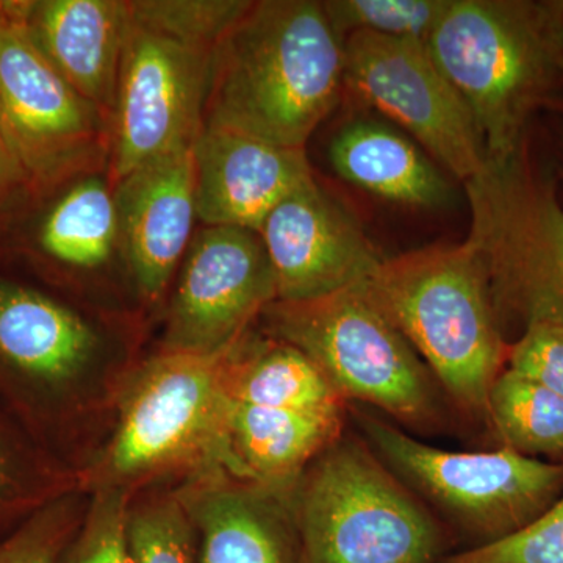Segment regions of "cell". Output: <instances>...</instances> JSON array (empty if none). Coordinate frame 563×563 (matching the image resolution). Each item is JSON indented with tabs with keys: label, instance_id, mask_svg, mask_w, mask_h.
I'll return each instance as SVG.
<instances>
[{
	"label": "cell",
	"instance_id": "cell-1",
	"mask_svg": "<svg viewBox=\"0 0 563 563\" xmlns=\"http://www.w3.org/2000/svg\"><path fill=\"white\" fill-rule=\"evenodd\" d=\"M343 92L344 41L322 2H251L214 47L203 128L306 150Z\"/></svg>",
	"mask_w": 563,
	"mask_h": 563
},
{
	"label": "cell",
	"instance_id": "cell-2",
	"mask_svg": "<svg viewBox=\"0 0 563 563\" xmlns=\"http://www.w3.org/2000/svg\"><path fill=\"white\" fill-rule=\"evenodd\" d=\"M426 46L472 111L490 169L520 162L533 117L563 107V52L547 0H450Z\"/></svg>",
	"mask_w": 563,
	"mask_h": 563
},
{
	"label": "cell",
	"instance_id": "cell-3",
	"mask_svg": "<svg viewBox=\"0 0 563 563\" xmlns=\"http://www.w3.org/2000/svg\"><path fill=\"white\" fill-rule=\"evenodd\" d=\"M366 287L446 398L472 420L487 421L488 393L506 368L509 343L474 236L384 258Z\"/></svg>",
	"mask_w": 563,
	"mask_h": 563
},
{
	"label": "cell",
	"instance_id": "cell-4",
	"mask_svg": "<svg viewBox=\"0 0 563 563\" xmlns=\"http://www.w3.org/2000/svg\"><path fill=\"white\" fill-rule=\"evenodd\" d=\"M288 492L307 563H439L451 533L357 437H340Z\"/></svg>",
	"mask_w": 563,
	"mask_h": 563
},
{
	"label": "cell",
	"instance_id": "cell-5",
	"mask_svg": "<svg viewBox=\"0 0 563 563\" xmlns=\"http://www.w3.org/2000/svg\"><path fill=\"white\" fill-rule=\"evenodd\" d=\"M262 314L276 340L303 352L344 402L376 407L418 431L442 424V387L366 282L312 301H274Z\"/></svg>",
	"mask_w": 563,
	"mask_h": 563
},
{
	"label": "cell",
	"instance_id": "cell-6",
	"mask_svg": "<svg viewBox=\"0 0 563 563\" xmlns=\"http://www.w3.org/2000/svg\"><path fill=\"white\" fill-rule=\"evenodd\" d=\"M354 418L377 457L410 490L439 507L474 547L520 531L563 495V462L507 448L440 450L373 413L354 410Z\"/></svg>",
	"mask_w": 563,
	"mask_h": 563
},
{
	"label": "cell",
	"instance_id": "cell-7",
	"mask_svg": "<svg viewBox=\"0 0 563 563\" xmlns=\"http://www.w3.org/2000/svg\"><path fill=\"white\" fill-rule=\"evenodd\" d=\"M239 342L217 354L166 352L147 366L111 446L113 472L129 476L213 461L247 481L231 435V372Z\"/></svg>",
	"mask_w": 563,
	"mask_h": 563
},
{
	"label": "cell",
	"instance_id": "cell-8",
	"mask_svg": "<svg viewBox=\"0 0 563 563\" xmlns=\"http://www.w3.org/2000/svg\"><path fill=\"white\" fill-rule=\"evenodd\" d=\"M0 128L21 176L43 187L110 150V121L63 79L27 31L21 2H0Z\"/></svg>",
	"mask_w": 563,
	"mask_h": 563
},
{
	"label": "cell",
	"instance_id": "cell-9",
	"mask_svg": "<svg viewBox=\"0 0 563 563\" xmlns=\"http://www.w3.org/2000/svg\"><path fill=\"white\" fill-rule=\"evenodd\" d=\"M213 51L129 10L110 118L111 187L165 155L192 147L203 129Z\"/></svg>",
	"mask_w": 563,
	"mask_h": 563
},
{
	"label": "cell",
	"instance_id": "cell-10",
	"mask_svg": "<svg viewBox=\"0 0 563 563\" xmlns=\"http://www.w3.org/2000/svg\"><path fill=\"white\" fill-rule=\"evenodd\" d=\"M472 231L490 269L499 317L547 310L563 318V199L529 154L465 185Z\"/></svg>",
	"mask_w": 563,
	"mask_h": 563
},
{
	"label": "cell",
	"instance_id": "cell-11",
	"mask_svg": "<svg viewBox=\"0 0 563 563\" xmlns=\"http://www.w3.org/2000/svg\"><path fill=\"white\" fill-rule=\"evenodd\" d=\"M344 92L373 107L463 184L487 173L483 136L421 41L354 33L344 40Z\"/></svg>",
	"mask_w": 563,
	"mask_h": 563
},
{
	"label": "cell",
	"instance_id": "cell-12",
	"mask_svg": "<svg viewBox=\"0 0 563 563\" xmlns=\"http://www.w3.org/2000/svg\"><path fill=\"white\" fill-rule=\"evenodd\" d=\"M277 301L272 262L257 232L206 228L191 239L169 307L166 352L217 354Z\"/></svg>",
	"mask_w": 563,
	"mask_h": 563
},
{
	"label": "cell",
	"instance_id": "cell-13",
	"mask_svg": "<svg viewBox=\"0 0 563 563\" xmlns=\"http://www.w3.org/2000/svg\"><path fill=\"white\" fill-rule=\"evenodd\" d=\"M258 235L277 301H312L365 284L384 262L351 211L314 177L274 207Z\"/></svg>",
	"mask_w": 563,
	"mask_h": 563
},
{
	"label": "cell",
	"instance_id": "cell-14",
	"mask_svg": "<svg viewBox=\"0 0 563 563\" xmlns=\"http://www.w3.org/2000/svg\"><path fill=\"white\" fill-rule=\"evenodd\" d=\"M196 214L210 228L261 231L266 217L313 179L306 150L203 128L192 144Z\"/></svg>",
	"mask_w": 563,
	"mask_h": 563
},
{
	"label": "cell",
	"instance_id": "cell-15",
	"mask_svg": "<svg viewBox=\"0 0 563 563\" xmlns=\"http://www.w3.org/2000/svg\"><path fill=\"white\" fill-rule=\"evenodd\" d=\"M113 190L120 239L136 288L155 301L184 261L198 218L192 147L136 169Z\"/></svg>",
	"mask_w": 563,
	"mask_h": 563
},
{
	"label": "cell",
	"instance_id": "cell-16",
	"mask_svg": "<svg viewBox=\"0 0 563 563\" xmlns=\"http://www.w3.org/2000/svg\"><path fill=\"white\" fill-rule=\"evenodd\" d=\"M21 10L47 60L110 121L128 31V2L41 0L21 2Z\"/></svg>",
	"mask_w": 563,
	"mask_h": 563
},
{
	"label": "cell",
	"instance_id": "cell-17",
	"mask_svg": "<svg viewBox=\"0 0 563 563\" xmlns=\"http://www.w3.org/2000/svg\"><path fill=\"white\" fill-rule=\"evenodd\" d=\"M287 493L258 484L201 493L188 512L198 563H307Z\"/></svg>",
	"mask_w": 563,
	"mask_h": 563
},
{
	"label": "cell",
	"instance_id": "cell-18",
	"mask_svg": "<svg viewBox=\"0 0 563 563\" xmlns=\"http://www.w3.org/2000/svg\"><path fill=\"white\" fill-rule=\"evenodd\" d=\"M96 347L90 325L54 299L0 282V368L31 387H62Z\"/></svg>",
	"mask_w": 563,
	"mask_h": 563
},
{
	"label": "cell",
	"instance_id": "cell-19",
	"mask_svg": "<svg viewBox=\"0 0 563 563\" xmlns=\"http://www.w3.org/2000/svg\"><path fill=\"white\" fill-rule=\"evenodd\" d=\"M333 172L385 201L420 209H442L454 190L431 158L409 135L384 121L347 122L329 146Z\"/></svg>",
	"mask_w": 563,
	"mask_h": 563
},
{
	"label": "cell",
	"instance_id": "cell-20",
	"mask_svg": "<svg viewBox=\"0 0 563 563\" xmlns=\"http://www.w3.org/2000/svg\"><path fill=\"white\" fill-rule=\"evenodd\" d=\"M231 435L247 481L287 492L307 466L343 435V415L291 412L233 401Z\"/></svg>",
	"mask_w": 563,
	"mask_h": 563
},
{
	"label": "cell",
	"instance_id": "cell-21",
	"mask_svg": "<svg viewBox=\"0 0 563 563\" xmlns=\"http://www.w3.org/2000/svg\"><path fill=\"white\" fill-rule=\"evenodd\" d=\"M236 344L231 372L235 402L291 412L343 415L344 401L328 377L303 352L274 340L254 351Z\"/></svg>",
	"mask_w": 563,
	"mask_h": 563
},
{
	"label": "cell",
	"instance_id": "cell-22",
	"mask_svg": "<svg viewBox=\"0 0 563 563\" xmlns=\"http://www.w3.org/2000/svg\"><path fill=\"white\" fill-rule=\"evenodd\" d=\"M120 239L113 187L98 177L74 185L44 218L40 244L47 255L76 268L109 261Z\"/></svg>",
	"mask_w": 563,
	"mask_h": 563
},
{
	"label": "cell",
	"instance_id": "cell-23",
	"mask_svg": "<svg viewBox=\"0 0 563 563\" xmlns=\"http://www.w3.org/2000/svg\"><path fill=\"white\" fill-rule=\"evenodd\" d=\"M487 422L501 448L562 462L563 398L542 384L504 368L488 393Z\"/></svg>",
	"mask_w": 563,
	"mask_h": 563
},
{
	"label": "cell",
	"instance_id": "cell-24",
	"mask_svg": "<svg viewBox=\"0 0 563 563\" xmlns=\"http://www.w3.org/2000/svg\"><path fill=\"white\" fill-rule=\"evenodd\" d=\"M450 0H328L329 22L343 41L354 33H372L428 44Z\"/></svg>",
	"mask_w": 563,
	"mask_h": 563
},
{
	"label": "cell",
	"instance_id": "cell-25",
	"mask_svg": "<svg viewBox=\"0 0 563 563\" xmlns=\"http://www.w3.org/2000/svg\"><path fill=\"white\" fill-rule=\"evenodd\" d=\"M128 3L139 20L210 47H217L233 22L251 5L247 0H139Z\"/></svg>",
	"mask_w": 563,
	"mask_h": 563
},
{
	"label": "cell",
	"instance_id": "cell-26",
	"mask_svg": "<svg viewBox=\"0 0 563 563\" xmlns=\"http://www.w3.org/2000/svg\"><path fill=\"white\" fill-rule=\"evenodd\" d=\"M195 526L176 503L152 504L129 515L132 563H198Z\"/></svg>",
	"mask_w": 563,
	"mask_h": 563
},
{
	"label": "cell",
	"instance_id": "cell-27",
	"mask_svg": "<svg viewBox=\"0 0 563 563\" xmlns=\"http://www.w3.org/2000/svg\"><path fill=\"white\" fill-rule=\"evenodd\" d=\"M439 563H563V495L520 531L448 554Z\"/></svg>",
	"mask_w": 563,
	"mask_h": 563
},
{
	"label": "cell",
	"instance_id": "cell-28",
	"mask_svg": "<svg viewBox=\"0 0 563 563\" xmlns=\"http://www.w3.org/2000/svg\"><path fill=\"white\" fill-rule=\"evenodd\" d=\"M520 320L523 332L509 344L506 368L563 398V318L547 310H531Z\"/></svg>",
	"mask_w": 563,
	"mask_h": 563
},
{
	"label": "cell",
	"instance_id": "cell-29",
	"mask_svg": "<svg viewBox=\"0 0 563 563\" xmlns=\"http://www.w3.org/2000/svg\"><path fill=\"white\" fill-rule=\"evenodd\" d=\"M76 532L73 504L51 501L0 539V563H55Z\"/></svg>",
	"mask_w": 563,
	"mask_h": 563
},
{
	"label": "cell",
	"instance_id": "cell-30",
	"mask_svg": "<svg viewBox=\"0 0 563 563\" xmlns=\"http://www.w3.org/2000/svg\"><path fill=\"white\" fill-rule=\"evenodd\" d=\"M128 520L124 496H102L55 563H132Z\"/></svg>",
	"mask_w": 563,
	"mask_h": 563
},
{
	"label": "cell",
	"instance_id": "cell-31",
	"mask_svg": "<svg viewBox=\"0 0 563 563\" xmlns=\"http://www.w3.org/2000/svg\"><path fill=\"white\" fill-rule=\"evenodd\" d=\"M18 476L11 466L9 453H7L5 444L0 439V518L10 515V510L18 503H25L21 496L16 495Z\"/></svg>",
	"mask_w": 563,
	"mask_h": 563
},
{
	"label": "cell",
	"instance_id": "cell-32",
	"mask_svg": "<svg viewBox=\"0 0 563 563\" xmlns=\"http://www.w3.org/2000/svg\"><path fill=\"white\" fill-rule=\"evenodd\" d=\"M13 176H21L16 163L10 157L9 152L0 147V188L3 187L5 181L13 179Z\"/></svg>",
	"mask_w": 563,
	"mask_h": 563
},
{
	"label": "cell",
	"instance_id": "cell-33",
	"mask_svg": "<svg viewBox=\"0 0 563 563\" xmlns=\"http://www.w3.org/2000/svg\"><path fill=\"white\" fill-rule=\"evenodd\" d=\"M547 7L550 10L551 20H553L555 33H558L563 52V0H547Z\"/></svg>",
	"mask_w": 563,
	"mask_h": 563
},
{
	"label": "cell",
	"instance_id": "cell-34",
	"mask_svg": "<svg viewBox=\"0 0 563 563\" xmlns=\"http://www.w3.org/2000/svg\"><path fill=\"white\" fill-rule=\"evenodd\" d=\"M553 180L555 187H558V191L563 195V131L559 133L558 143H555Z\"/></svg>",
	"mask_w": 563,
	"mask_h": 563
},
{
	"label": "cell",
	"instance_id": "cell-35",
	"mask_svg": "<svg viewBox=\"0 0 563 563\" xmlns=\"http://www.w3.org/2000/svg\"><path fill=\"white\" fill-rule=\"evenodd\" d=\"M0 147H3V150L7 151L5 143H3L2 128H0ZM7 152H9V151H7Z\"/></svg>",
	"mask_w": 563,
	"mask_h": 563
}]
</instances>
